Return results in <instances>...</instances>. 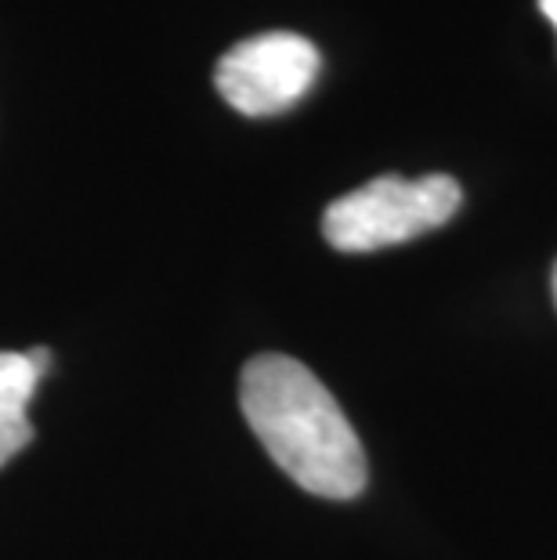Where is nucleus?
<instances>
[{
	"mask_svg": "<svg viewBox=\"0 0 557 560\" xmlns=\"http://www.w3.org/2000/svg\"><path fill=\"white\" fill-rule=\"evenodd\" d=\"M323 69L318 47L301 33H257L218 58L221 98L243 116H279L293 109Z\"/></svg>",
	"mask_w": 557,
	"mask_h": 560,
	"instance_id": "3",
	"label": "nucleus"
},
{
	"mask_svg": "<svg viewBox=\"0 0 557 560\" xmlns=\"http://www.w3.org/2000/svg\"><path fill=\"white\" fill-rule=\"evenodd\" d=\"M554 301H557V268H554Z\"/></svg>",
	"mask_w": 557,
	"mask_h": 560,
	"instance_id": "7",
	"label": "nucleus"
},
{
	"mask_svg": "<svg viewBox=\"0 0 557 560\" xmlns=\"http://www.w3.org/2000/svg\"><path fill=\"white\" fill-rule=\"evenodd\" d=\"M37 384L40 376L33 373L26 351H0V467L33 441L30 398Z\"/></svg>",
	"mask_w": 557,
	"mask_h": 560,
	"instance_id": "4",
	"label": "nucleus"
},
{
	"mask_svg": "<svg viewBox=\"0 0 557 560\" xmlns=\"http://www.w3.org/2000/svg\"><path fill=\"white\" fill-rule=\"evenodd\" d=\"M26 359H30V365H33V373H37V376L44 380V373L51 369V359H55V354L47 351V348H33V351H26Z\"/></svg>",
	"mask_w": 557,
	"mask_h": 560,
	"instance_id": "5",
	"label": "nucleus"
},
{
	"mask_svg": "<svg viewBox=\"0 0 557 560\" xmlns=\"http://www.w3.org/2000/svg\"><path fill=\"white\" fill-rule=\"evenodd\" d=\"M539 11L550 19V26L557 30V0H539Z\"/></svg>",
	"mask_w": 557,
	"mask_h": 560,
	"instance_id": "6",
	"label": "nucleus"
},
{
	"mask_svg": "<svg viewBox=\"0 0 557 560\" xmlns=\"http://www.w3.org/2000/svg\"><path fill=\"white\" fill-rule=\"evenodd\" d=\"M460 202L464 192L449 174H384L329 202L323 213V235L340 254H373L442 229L460 210Z\"/></svg>",
	"mask_w": 557,
	"mask_h": 560,
	"instance_id": "2",
	"label": "nucleus"
},
{
	"mask_svg": "<svg viewBox=\"0 0 557 560\" xmlns=\"http://www.w3.org/2000/svg\"><path fill=\"white\" fill-rule=\"evenodd\" d=\"M243 416L290 481L323 499H355L365 488L362 441L337 398L290 354H257L240 376Z\"/></svg>",
	"mask_w": 557,
	"mask_h": 560,
	"instance_id": "1",
	"label": "nucleus"
}]
</instances>
